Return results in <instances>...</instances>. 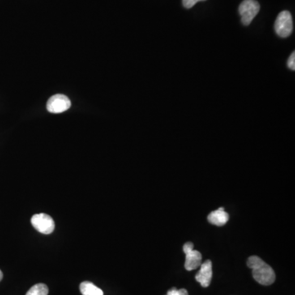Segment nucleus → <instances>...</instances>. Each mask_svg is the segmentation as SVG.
I'll return each mask as SVG.
<instances>
[{
    "mask_svg": "<svg viewBox=\"0 0 295 295\" xmlns=\"http://www.w3.org/2000/svg\"><path fill=\"white\" fill-rule=\"evenodd\" d=\"M288 68L291 69V70H295V53L293 52L292 54H291L290 57H288Z\"/></svg>",
    "mask_w": 295,
    "mask_h": 295,
    "instance_id": "ddd939ff",
    "label": "nucleus"
},
{
    "mask_svg": "<svg viewBox=\"0 0 295 295\" xmlns=\"http://www.w3.org/2000/svg\"><path fill=\"white\" fill-rule=\"evenodd\" d=\"M260 10V5L256 0H244L239 7L241 22L245 26L250 25Z\"/></svg>",
    "mask_w": 295,
    "mask_h": 295,
    "instance_id": "f03ea898",
    "label": "nucleus"
},
{
    "mask_svg": "<svg viewBox=\"0 0 295 295\" xmlns=\"http://www.w3.org/2000/svg\"><path fill=\"white\" fill-rule=\"evenodd\" d=\"M49 288L46 284H37L31 287L26 295H48Z\"/></svg>",
    "mask_w": 295,
    "mask_h": 295,
    "instance_id": "9d476101",
    "label": "nucleus"
},
{
    "mask_svg": "<svg viewBox=\"0 0 295 295\" xmlns=\"http://www.w3.org/2000/svg\"><path fill=\"white\" fill-rule=\"evenodd\" d=\"M247 265L252 269L253 278L259 284L271 285L275 282V274L273 269L258 256H251L248 259Z\"/></svg>",
    "mask_w": 295,
    "mask_h": 295,
    "instance_id": "f257e3e1",
    "label": "nucleus"
},
{
    "mask_svg": "<svg viewBox=\"0 0 295 295\" xmlns=\"http://www.w3.org/2000/svg\"><path fill=\"white\" fill-rule=\"evenodd\" d=\"M275 31L280 37L287 38L293 31V19L288 11H282L275 22Z\"/></svg>",
    "mask_w": 295,
    "mask_h": 295,
    "instance_id": "7ed1b4c3",
    "label": "nucleus"
},
{
    "mask_svg": "<svg viewBox=\"0 0 295 295\" xmlns=\"http://www.w3.org/2000/svg\"><path fill=\"white\" fill-rule=\"evenodd\" d=\"M167 295H189V293L185 288L177 289L176 288H172L171 290L168 291Z\"/></svg>",
    "mask_w": 295,
    "mask_h": 295,
    "instance_id": "9b49d317",
    "label": "nucleus"
},
{
    "mask_svg": "<svg viewBox=\"0 0 295 295\" xmlns=\"http://www.w3.org/2000/svg\"><path fill=\"white\" fill-rule=\"evenodd\" d=\"M80 290L83 295H104L101 288L90 281L82 282L80 285Z\"/></svg>",
    "mask_w": 295,
    "mask_h": 295,
    "instance_id": "1a4fd4ad",
    "label": "nucleus"
},
{
    "mask_svg": "<svg viewBox=\"0 0 295 295\" xmlns=\"http://www.w3.org/2000/svg\"><path fill=\"white\" fill-rule=\"evenodd\" d=\"M31 224L36 231L44 235L53 233L55 228L53 218L45 213L35 214L31 217Z\"/></svg>",
    "mask_w": 295,
    "mask_h": 295,
    "instance_id": "20e7f679",
    "label": "nucleus"
},
{
    "mask_svg": "<svg viewBox=\"0 0 295 295\" xmlns=\"http://www.w3.org/2000/svg\"><path fill=\"white\" fill-rule=\"evenodd\" d=\"M3 276H4V275H3L2 271H1V270H0V281H1V280H2Z\"/></svg>",
    "mask_w": 295,
    "mask_h": 295,
    "instance_id": "4468645a",
    "label": "nucleus"
},
{
    "mask_svg": "<svg viewBox=\"0 0 295 295\" xmlns=\"http://www.w3.org/2000/svg\"><path fill=\"white\" fill-rule=\"evenodd\" d=\"M183 250L185 253V267L187 271H193L200 267L202 264V254L197 250H194L193 243H185Z\"/></svg>",
    "mask_w": 295,
    "mask_h": 295,
    "instance_id": "39448f33",
    "label": "nucleus"
},
{
    "mask_svg": "<svg viewBox=\"0 0 295 295\" xmlns=\"http://www.w3.org/2000/svg\"><path fill=\"white\" fill-rule=\"evenodd\" d=\"M212 277V264L210 260L205 261L200 266V270L195 275V279L204 288L209 286Z\"/></svg>",
    "mask_w": 295,
    "mask_h": 295,
    "instance_id": "0eeeda50",
    "label": "nucleus"
},
{
    "mask_svg": "<svg viewBox=\"0 0 295 295\" xmlns=\"http://www.w3.org/2000/svg\"><path fill=\"white\" fill-rule=\"evenodd\" d=\"M70 99L66 95H55L47 102V109L51 113H61L70 108Z\"/></svg>",
    "mask_w": 295,
    "mask_h": 295,
    "instance_id": "423d86ee",
    "label": "nucleus"
},
{
    "mask_svg": "<svg viewBox=\"0 0 295 295\" xmlns=\"http://www.w3.org/2000/svg\"><path fill=\"white\" fill-rule=\"evenodd\" d=\"M201 1H206V0H182L183 6L185 9H191L196 5L197 3L201 2Z\"/></svg>",
    "mask_w": 295,
    "mask_h": 295,
    "instance_id": "f8f14e48",
    "label": "nucleus"
},
{
    "mask_svg": "<svg viewBox=\"0 0 295 295\" xmlns=\"http://www.w3.org/2000/svg\"><path fill=\"white\" fill-rule=\"evenodd\" d=\"M207 220L212 225L223 227L229 220V214L225 211L223 207H220L216 211H211L207 216Z\"/></svg>",
    "mask_w": 295,
    "mask_h": 295,
    "instance_id": "6e6552de",
    "label": "nucleus"
}]
</instances>
